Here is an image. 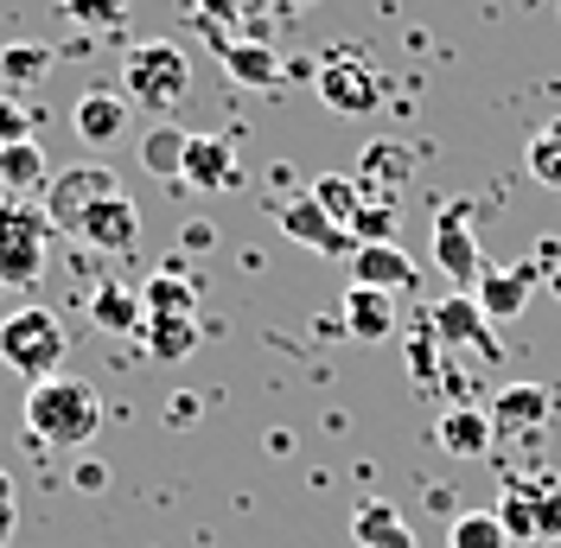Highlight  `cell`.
Returning a JSON list of instances; mask_svg holds the SVG:
<instances>
[{
    "instance_id": "cell-1",
    "label": "cell",
    "mask_w": 561,
    "mask_h": 548,
    "mask_svg": "<svg viewBox=\"0 0 561 548\" xmlns=\"http://www.w3.org/2000/svg\"><path fill=\"white\" fill-rule=\"evenodd\" d=\"M103 434V396L83 377L26 383V446H83Z\"/></svg>"
},
{
    "instance_id": "cell-2",
    "label": "cell",
    "mask_w": 561,
    "mask_h": 548,
    "mask_svg": "<svg viewBox=\"0 0 561 548\" xmlns=\"http://www.w3.org/2000/svg\"><path fill=\"white\" fill-rule=\"evenodd\" d=\"M122 96L147 115H173L192 96V58L179 52L173 38H147L122 58Z\"/></svg>"
},
{
    "instance_id": "cell-3",
    "label": "cell",
    "mask_w": 561,
    "mask_h": 548,
    "mask_svg": "<svg viewBox=\"0 0 561 548\" xmlns=\"http://www.w3.org/2000/svg\"><path fill=\"white\" fill-rule=\"evenodd\" d=\"M65 326H58V312L45 307H13L0 319V364L13 370V377L26 383H45V377H65Z\"/></svg>"
},
{
    "instance_id": "cell-4",
    "label": "cell",
    "mask_w": 561,
    "mask_h": 548,
    "mask_svg": "<svg viewBox=\"0 0 561 548\" xmlns=\"http://www.w3.org/2000/svg\"><path fill=\"white\" fill-rule=\"evenodd\" d=\"M51 255V217L38 198H0V287H38Z\"/></svg>"
},
{
    "instance_id": "cell-5",
    "label": "cell",
    "mask_w": 561,
    "mask_h": 548,
    "mask_svg": "<svg viewBox=\"0 0 561 548\" xmlns=\"http://www.w3.org/2000/svg\"><path fill=\"white\" fill-rule=\"evenodd\" d=\"M497 523L511 529V543H561V479L517 472L497 498Z\"/></svg>"
},
{
    "instance_id": "cell-6",
    "label": "cell",
    "mask_w": 561,
    "mask_h": 548,
    "mask_svg": "<svg viewBox=\"0 0 561 548\" xmlns=\"http://www.w3.org/2000/svg\"><path fill=\"white\" fill-rule=\"evenodd\" d=\"M319 103L325 109H339V115H377L383 109V96H389V83H383V70L370 65L364 52H325L319 58Z\"/></svg>"
},
{
    "instance_id": "cell-7",
    "label": "cell",
    "mask_w": 561,
    "mask_h": 548,
    "mask_svg": "<svg viewBox=\"0 0 561 548\" xmlns=\"http://www.w3.org/2000/svg\"><path fill=\"white\" fill-rule=\"evenodd\" d=\"M122 192V179L108 167H70V172H58L51 185H45V217H51V230H77L90 210L103 205V198H115Z\"/></svg>"
},
{
    "instance_id": "cell-8",
    "label": "cell",
    "mask_w": 561,
    "mask_h": 548,
    "mask_svg": "<svg viewBox=\"0 0 561 548\" xmlns=\"http://www.w3.org/2000/svg\"><path fill=\"white\" fill-rule=\"evenodd\" d=\"M434 262L454 287H479L485 281V255H479V237H472V205H440L434 217Z\"/></svg>"
},
{
    "instance_id": "cell-9",
    "label": "cell",
    "mask_w": 561,
    "mask_h": 548,
    "mask_svg": "<svg viewBox=\"0 0 561 548\" xmlns=\"http://www.w3.org/2000/svg\"><path fill=\"white\" fill-rule=\"evenodd\" d=\"M427 332L447 344V351H472V357H497V339H491V319L472 294H447L440 307L427 312Z\"/></svg>"
},
{
    "instance_id": "cell-10",
    "label": "cell",
    "mask_w": 561,
    "mask_h": 548,
    "mask_svg": "<svg viewBox=\"0 0 561 548\" xmlns=\"http://www.w3.org/2000/svg\"><path fill=\"white\" fill-rule=\"evenodd\" d=\"M192 26L217 45V58H224V70H230V83H243V90H275L280 58H275L268 38H237V33H224V26H205V20H192Z\"/></svg>"
},
{
    "instance_id": "cell-11",
    "label": "cell",
    "mask_w": 561,
    "mask_h": 548,
    "mask_svg": "<svg viewBox=\"0 0 561 548\" xmlns=\"http://www.w3.org/2000/svg\"><path fill=\"white\" fill-rule=\"evenodd\" d=\"M70 237L83 242V249H96V255H135L140 249V210H135V198H103V205L90 210Z\"/></svg>"
},
{
    "instance_id": "cell-12",
    "label": "cell",
    "mask_w": 561,
    "mask_h": 548,
    "mask_svg": "<svg viewBox=\"0 0 561 548\" xmlns=\"http://www.w3.org/2000/svg\"><path fill=\"white\" fill-rule=\"evenodd\" d=\"M128 122H135V103L122 90H83L77 109H70V128L83 147H122L128 140Z\"/></svg>"
},
{
    "instance_id": "cell-13",
    "label": "cell",
    "mask_w": 561,
    "mask_h": 548,
    "mask_svg": "<svg viewBox=\"0 0 561 548\" xmlns=\"http://www.w3.org/2000/svg\"><path fill=\"white\" fill-rule=\"evenodd\" d=\"M421 281L415 255L396 249V242H357L351 255V287H377V294H409Z\"/></svg>"
},
{
    "instance_id": "cell-14",
    "label": "cell",
    "mask_w": 561,
    "mask_h": 548,
    "mask_svg": "<svg viewBox=\"0 0 561 548\" xmlns=\"http://www.w3.org/2000/svg\"><path fill=\"white\" fill-rule=\"evenodd\" d=\"M280 230H287L294 242H307L313 255H332V262H339V255H345V262L357 255V237L339 230V224L313 205V192H307V198H294V205H280Z\"/></svg>"
},
{
    "instance_id": "cell-15",
    "label": "cell",
    "mask_w": 561,
    "mask_h": 548,
    "mask_svg": "<svg viewBox=\"0 0 561 548\" xmlns=\"http://www.w3.org/2000/svg\"><path fill=\"white\" fill-rule=\"evenodd\" d=\"M179 185H198V192H230L237 185V147L224 135H192L185 140V172Z\"/></svg>"
},
{
    "instance_id": "cell-16",
    "label": "cell",
    "mask_w": 561,
    "mask_h": 548,
    "mask_svg": "<svg viewBox=\"0 0 561 548\" xmlns=\"http://www.w3.org/2000/svg\"><path fill=\"white\" fill-rule=\"evenodd\" d=\"M51 179H58V172H51V160H45L38 140H7V147H0V198H45Z\"/></svg>"
},
{
    "instance_id": "cell-17",
    "label": "cell",
    "mask_w": 561,
    "mask_h": 548,
    "mask_svg": "<svg viewBox=\"0 0 561 548\" xmlns=\"http://www.w3.org/2000/svg\"><path fill=\"white\" fill-rule=\"evenodd\" d=\"M542 421H549V389H542V383H511V389L491 402V427H497V434L529 441V434H542Z\"/></svg>"
},
{
    "instance_id": "cell-18",
    "label": "cell",
    "mask_w": 561,
    "mask_h": 548,
    "mask_svg": "<svg viewBox=\"0 0 561 548\" xmlns=\"http://www.w3.org/2000/svg\"><path fill=\"white\" fill-rule=\"evenodd\" d=\"M409 172H415V153L396 147V140H377L364 153V167H357V185H364V198H389L396 205V192L409 185Z\"/></svg>"
},
{
    "instance_id": "cell-19",
    "label": "cell",
    "mask_w": 561,
    "mask_h": 548,
    "mask_svg": "<svg viewBox=\"0 0 561 548\" xmlns=\"http://www.w3.org/2000/svg\"><path fill=\"white\" fill-rule=\"evenodd\" d=\"M529 287H536V262H517V269H497L479 281V307H485V319L497 326V319H517V312L529 307Z\"/></svg>"
},
{
    "instance_id": "cell-20",
    "label": "cell",
    "mask_w": 561,
    "mask_h": 548,
    "mask_svg": "<svg viewBox=\"0 0 561 548\" xmlns=\"http://www.w3.org/2000/svg\"><path fill=\"white\" fill-rule=\"evenodd\" d=\"M140 339H147V357L179 364V357L198 351V319H192V312H147V319H140Z\"/></svg>"
},
{
    "instance_id": "cell-21",
    "label": "cell",
    "mask_w": 561,
    "mask_h": 548,
    "mask_svg": "<svg viewBox=\"0 0 561 548\" xmlns=\"http://www.w3.org/2000/svg\"><path fill=\"white\" fill-rule=\"evenodd\" d=\"M434 441L447 446L454 459H479V453H491L497 427H491L485 409H447L440 414V427H434Z\"/></svg>"
},
{
    "instance_id": "cell-22",
    "label": "cell",
    "mask_w": 561,
    "mask_h": 548,
    "mask_svg": "<svg viewBox=\"0 0 561 548\" xmlns=\"http://www.w3.org/2000/svg\"><path fill=\"white\" fill-rule=\"evenodd\" d=\"M345 326H351V339L383 344L389 332H396V294H377V287H351V294H345Z\"/></svg>"
},
{
    "instance_id": "cell-23",
    "label": "cell",
    "mask_w": 561,
    "mask_h": 548,
    "mask_svg": "<svg viewBox=\"0 0 561 548\" xmlns=\"http://www.w3.org/2000/svg\"><path fill=\"white\" fill-rule=\"evenodd\" d=\"M351 536H357V548H415V529H409V523H402V511H396V504H383V498L357 504V516H351Z\"/></svg>"
},
{
    "instance_id": "cell-24",
    "label": "cell",
    "mask_w": 561,
    "mask_h": 548,
    "mask_svg": "<svg viewBox=\"0 0 561 548\" xmlns=\"http://www.w3.org/2000/svg\"><path fill=\"white\" fill-rule=\"evenodd\" d=\"M90 319H96L103 332H140L147 307H140L135 287H122V281H103V287H96V300H90Z\"/></svg>"
},
{
    "instance_id": "cell-25",
    "label": "cell",
    "mask_w": 561,
    "mask_h": 548,
    "mask_svg": "<svg viewBox=\"0 0 561 548\" xmlns=\"http://www.w3.org/2000/svg\"><path fill=\"white\" fill-rule=\"evenodd\" d=\"M313 205L339 224V230H351V217H357V205H364V185L351 179V172H319L313 179Z\"/></svg>"
},
{
    "instance_id": "cell-26",
    "label": "cell",
    "mask_w": 561,
    "mask_h": 548,
    "mask_svg": "<svg viewBox=\"0 0 561 548\" xmlns=\"http://www.w3.org/2000/svg\"><path fill=\"white\" fill-rule=\"evenodd\" d=\"M185 128H173V122H160V128H153V135L140 140V167L153 172V179H179V172H185Z\"/></svg>"
},
{
    "instance_id": "cell-27",
    "label": "cell",
    "mask_w": 561,
    "mask_h": 548,
    "mask_svg": "<svg viewBox=\"0 0 561 548\" xmlns=\"http://www.w3.org/2000/svg\"><path fill=\"white\" fill-rule=\"evenodd\" d=\"M140 307L147 312H198V287L179 269H160L147 287H140Z\"/></svg>"
},
{
    "instance_id": "cell-28",
    "label": "cell",
    "mask_w": 561,
    "mask_h": 548,
    "mask_svg": "<svg viewBox=\"0 0 561 548\" xmlns=\"http://www.w3.org/2000/svg\"><path fill=\"white\" fill-rule=\"evenodd\" d=\"M524 167H529V179H536V185H549V192H561V115H556V122H542V128L529 135Z\"/></svg>"
},
{
    "instance_id": "cell-29",
    "label": "cell",
    "mask_w": 561,
    "mask_h": 548,
    "mask_svg": "<svg viewBox=\"0 0 561 548\" xmlns=\"http://www.w3.org/2000/svg\"><path fill=\"white\" fill-rule=\"evenodd\" d=\"M447 548H511V529L497 523V511H459Z\"/></svg>"
},
{
    "instance_id": "cell-30",
    "label": "cell",
    "mask_w": 561,
    "mask_h": 548,
    "mask_svg": "<svg viewBox=\"0 0 561 548\" xmlns=\"http://www.w3.org/2000/svg\"><path fill=\"white\" fill-rule=\"evenodd\" d=\"M45 70H51V45H7V52H0V83H7V90H26Z\"/></svg>"
},
{
    "instance_id": "cell-31",
    "label": "cell",
    "mask_w": 561,
    "mask_h": 548,
    "mask_svg": "<svg viewBox=\"0 0 561 548\" xmlns=\"http://www.w3.org/2000/svg\"><path fill=\"white\" fill-rule=\"evenodd\" d=\"M65 20H77L83 33H115L128 26V0H65Z\"/></svg>"
},
{
    "instance_id": "cell-32",
    "label": "cell",
    "mask_w": 561,
    "mask_h": 548,
    "mask_svg": "<svg viewBox=\"0 0 561 548\" xmlns=\"http://www.w3.org/2000/svg\"><path fill=\"white\" fill-rule=\"evenodd\" d=\"M351 237L357 242H396V205L389 198H364L351 217Z\"/></svg>"
},
{
    "instance_id": "cell-33",
    "label": "cell",
    "mask_w": 561,
    "mask_h": 548,
    "mask_svg": "<svg viewBox=\"0 0 561 548\" xmlns=\"http://www.w3.org/2000/svg\"><path fill=\"white\" fill-rule=\"evenodd\" d=\"M0 140H33V109L13 90H0Z\"/></svg>"
},
{
    "instance_id": "cell-34",
    "label": "cell",
    "mask_w": 561,
    "mask_h": 548,
    "mask_svg": "<svg viewBox=\"0 0 561 548\" xmlns=\"http://www.w3.org/2000/svg\"><path fill=\"white\" fill-rule=\"evenodd\" d=\"M13 529H20V491H13L7 472H0V548L13 543Z\"/></svg>"
},
{
    "instance_id": "cell-35",
    "label": "cell",
    "mask_w": 561,
    "mask_h": 548,
    "mask_svg": "<svg viewBox=\"0 0 561 548\" xmlns=\"http://www.w3.org/2000/svg\"><path fill=\"white\" fill-rule=\"evenodd\" d=\"M103 466H96V459H77V491H103Z\"/></svg>"
},
{
    "instance_id": "cell-36",
    "label": "cell",
    "mask_w": 561,
    "mask_h": 548,
    "mask_svg": "<svg viewBox=\"0 0 561 548\" xmlns=\"http://www.w3.org/2000/svg\"><path fill=\"white\" fill-rule=\"evenodd\" d=\"M179 237L192 242V249H210V237H217V230H210V224H185V230H179Z\"/></svg>"
},
{
    "instance_id": "cell-37",
    "label": "cell",
    "mask_w": 561,
    "mask_h": 548,
    "mask_svg": "<svg viewBox=\"0 0 561 548\" xmlns=\"http://www.w3.org/2000/svg\"><path fill=\"white\" fill-rule=\"evenodd\" d=\"M307 7H319V0H275V13H307Z\"/></svg>"
},
{
    "instance_id": "cell-38",
    "label": "cell",
    "mask_w": 561,
    "mask_h": 548,
    "mask_svg": "<svg viewBox=\"0 0 561 548\" xmlns=\"http://www.w3.org/2000/svg\"><path fill=\"white\" fill-rule=\"evenodd\" d=\"M0 147H7V140H0Z\"/></svg>"
}]
</instances>
